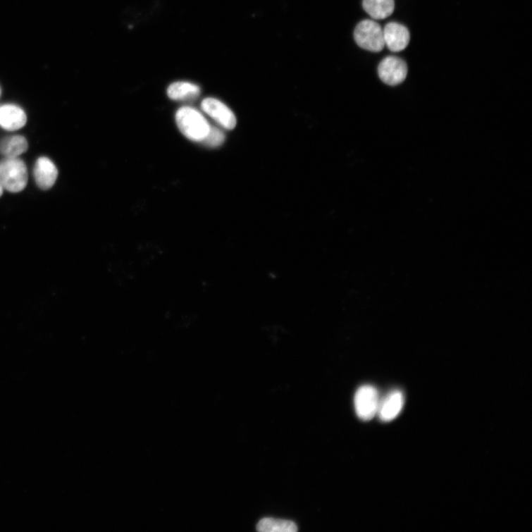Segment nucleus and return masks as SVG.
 Masks as SVG:
<instances>
[{
	"instance_id": "1",
	"label": "nucleus",
	"mask_w": 532,
	"mask_h": 532,
	"mask_svg": "<svg viewBox=\"0 0 532 532\" xmlns=\"http://www.w3.org/2000/svg\"><path fill=\"white\" fill-rule=\"evenodd\" d=\"M175 119L180 132L193 142H202L210 130L211 126L205 117L190 106L180 109Z\"/></svg>"
},
{
	"instance_id": "2",
	"label": "nucleus",
	"mask_w": 532,
	"mask_h": 532,
	"mask_svg": "<svg viewBox=\"0 0 532 532\" xmlns=\"http://www.w3.org/2000/svg\"><path fill=\"white\" fill-rule=\"evenodd\" d=\"M28 180L27 166L18 158L6 159L0 162V185L4 190L18 193L26 187Z\"/></svg>"
},
{
	"instance_id": "3",
	"label": "nucleus",
	"mask_w": 532,
	"mask_h": 532,
	"mask_svg": "<svg viewBox=\"0 0 532 532\" xmlns=\"http://www.w3.org/2000/svg\"><path fill=\"white\" fill-rule=\"evenodd\" d=\"M354 39L360 48L371 52L382 51L385 47L383 30L373 20L359 23L354 30Z\"/></svg>"
},
{
	"instance_id": "4",
	"label": "nucleus",
	"mask_w": 532,
	"mask_h": 532,
	"mask_svg": "<svg viewBox=\"0 0 532 532\" xmlns=\"http://www.w3.org/2000/svg\"><path fill=\"white\" fill-rule=\"evenodd\" d=\"M379 402L378 391L373 386L360 387L354 398L357 415L363 421L371 420L377 414Z\"/></svg>"
},
{
	"instance_id": "5",
	"label": "nucleus",
	"mask_w": 532,
	"mask_h": 532,
	"mask_svg": "<svg viewBox=\"0 0 532 532\" xmlns=\"http://www.w3.org/2000/svg\"><path fill=\"white\" fill-rule=\"evenodd\" d=\"M378 73L381 80L390 86L402 83L407 75V66L404 61L397 56L384 58L378 68Z\"/></svg>"
},
{
	"instance_id": "6",
	"label": "nucleus",
	"mask_w": 532,
	"mask_h": 532,
	"mask_svg": "<svg viewBox=\"0 0 532 532\" xmlns=\"http://www.w3.org/2000/svg\"><path fill=\"white\" fill-rule=\"evenodd\" d=\"M202 110L226 130H233L237 119L233 112L218 99L206 98L202 103Z\"/></svg>"
},
{
	"instance_id": "7",
	"label": "nucleus",
	"mask_w": 532,
	"mask_h": 532,
	"mask_svg": "<svg viewBox=\"0 0 532 532\" xmlns=\"http://www.w3.org/2000/svg\"><path fill=\"white\" fill-rule=\"evenodd\" d=\"M58 175L56 166L50 159L40 157L37 159L34 168V177L39 189L49 190L52 188Z\"/></svg>"
},
{
	"instance_id": "8",
	"label": "nucleus",
	"mask_w": 532,
	"mask_h": 532,
	"mask_svg": "<svg viewBox=\"0 0 532 532\" xmlns=\"http://www.w3.org/2000/svg\"><path fill=\"white\" fill-rule=\"evenodd\" d=\"M385 47L392 52H400L409 44L410 36L408 29L397 23H388L383 30Z\"/></svg>"
},
{
	"instance_id": "9",
	"label": "nucleus",
	"mask_w": 532,
	"mask_h": 532,
	"mask_svg": "<svg viewBox=\"0 0 532 532\" xmlns=\"http://www.w3.org/2000/svg\"><path fill=\"white\" fill-rule=\"evenodd\" d=\"M27 123V116L19 106L7 104L0 106V127L6 130L15 131L23 128Z\"/></svg>"
},
{
	"instance_id": "10",
	"label": "nucleus",
	"mask_w": 532,
	"mask_h": 532,
	"mask_svg": "<svg viewBox=\"0 0 532 532\" xmlns=\"http://www.w3.org/2000/svg\"><path fill=\"white\" fill-rule=\"evenodd\" d=\"M404 404L403 393L400 390L390 392L379 402L377 414L383 421L388 422L396 419L402 412Z\"/></svg>"
},
{
	"instance_id": "11",
	"label": "nucleus",
	"mask_w": 532,
	"mask_h": 532,
	"mask_svg": "<svg viewBox=\"0 0 532 532\" xmlns=\"http://www.w3.org/2000/svg\"><path fill=\"white\" fill-rule=\"evenodd\" d=\"M201 94L199 85L188 82H177L171 84L167 89V95L172 100H194Z\"/></svg>"
},
{
	"instance_id": "12",
	"label": "nucleus",
	"mask_w": 532,
	"mask_h": 532,
	"mask_svg": "<svg viewBox=\"0 0 532 532\" xmlns=\"http://www.w3.org/2000/svg\"><path fill=\"white\" fill-rule=\"evenodd\" d=\"M27 149V141L23 135L8 136L0 141V154L6 159L18 158Z\"/></svg>"
},
{
	"instance_id": "13",
	"label": "nucleus",
	"mask_w": 532,
	"mask_h": 532,
	"mask_svg": "<svg viewBox=\"0 0 532 532\" xmlns=\"http://www.w3.org/2000/svg\"><path fill=\"white\" fill-rule=\"evenodd\" d=\"M363 8L375 20L390 16L395 8L394 0H363Z\"/></svg>"
},
{
	"instance_id": "14",
	"label": "nucleus",
	"mask_w": 532,
	"mask_h": 532,
	"mask_svg": "<svg viewBox=\"0 0 532 532\" xmlns=\"http://www.w3.org/2000/svg\"><path fill=\"white\" fill-rule=\"evenodd\" d=\"M256 530L262 532H295L297 526L291 521L267 518L257 524Z\"/></svg>"
},
{
	"instance_id": "15",
	"label": "nucleus",
	"mask_w": 532,
	"mask_h": 532,
	"mask_svg": "<svg viewBox=\"0 0 532 532\" xmlns=\"http://www.w3.org/2000/svg\"><path fill=\"white\" fill-rule=\"evenodd\" d=\"M225 141L224 132L216 127H211L206 139L202 142L209 147H218Z\"/></svg>"
},
{
	"instance_id": "16",
	"label": "nucleus",
	"mask_w": 532,
	"mask_h": 532,
	"mask_svg": "<svg viewBox=\"0 0 532 532\" xmlns=\"http://www.w3.org/2000/svg\"><path fill=\"white\" fill-rule=\"evenodd\" d=\"M4 190L3 187L1 186V185H0V197H1L3 195Z\"/></svg>"
},
{
	"instance_id": "17",
	"label": "nucleus",
	"mask_w": 532,
	"mask_h": 532,
	"mask_svg": "<svg viewBox=\"0 0 532 532\" xmlns=\"http://www.w3.org/2000/svg\"><path fill=\"white\" fill-rule=\"evenodd\" d=\"M0 97H1V88H0Z\"/></svg>"
}]
</instances>
